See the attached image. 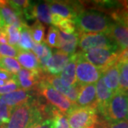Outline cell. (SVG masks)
Returning <instances> with one entry per match:
<instances>
[{"label":"cell","mask_w":128,"mask_h":128,"mask_svg":"<svg viewBox=\"0 0 128 128\" xmlns=\"http://www.w3.org/2000/svg\"><path fill=\"white\" fill-rule=\"evenodd\" d=\"M39 101L30 100L12 109L9 122L0 128H34L48 119Z\"/></svg>","instance_id":"obj_1"},{"label":"cell","mask_w":128,"mask_h":128,"mask_svg":"<svg viewBox=\"0 0 128 128\" xmlns=\"http://www.w3.org/2000/svg\"><path fill=\"white\" fill-rule=\"evenodd\" d=\"M76 27L80 33L106 34L110 30L112 19L104 12L97 9H83L73 18Z\"/></svg>","instance_id":"obj_2"},{"label":"cell","mask_w":128,"mask_h":128,"mask_svg":"<svg viewBox=\"0 0 128 128\" xmlns=\"http://www.w3.org/2000/svg\"><path fill=\"white\" fill-rule=\"evenodd\" d=\"M38 94L43 96L54 108H56L61 113L66 114L76 108L75 105L59 92L56 90L53 87L41 78L36 87Z\"/></svg>","instance_id":"obj_3"},{"label":"cell","mask_w":128,"mask_h":128,"mask_svg":"<svg viewBox=\"0 0 128 128\" xmlns=\"http://www.w3.org/2000/svg\"><path fill=\"white\" fill-rule=\"evenodd\" d=\"M128 108V91L118 90L114 93L102 114L108 122L126 119Z\"/></svg>","instance_id":"obj_4"},{"label":"cell","mask_w":128,"mask_h":128,"mask_svg":"<svg viewBox=\"0 0 128 128\" xmlns=\"http://www.w3.org/2000/svg\"><path fill=\"white\" fill-rule=\"evenodd\" d=\"M120 51L119 48H105L80 53L85 59L100 69L102 72L110 66L118 63Z\"/></svg>","instance_id":"obj_5"},{"label":"cell","mask_w":128,"mask_h":128,"mask_svg":"<svg viewBox=\"0 0 128 128\" xmlns=\"http://www.w3.org/2000/svg\"><path fill=\"white\" fill-rule=\"evenodd\" d=\"M70 128H97L98 116L93 108H75L66 114Z\"/></svg>","instance_id":"obj_6"},{"label":"cell","mask_w":128,"mask_h":128,"mask_svg":"<svg viewBox=\"0 0 128 128\" xmlns=\"http://www.w3.org/2000/svg\"><path fill=\"white\" fill-rule=\"evenodd\" d=\"M78 46L82 52H87L98 48H118L108 34L102 33L92 34L78 32Z\"/></svg>","instance_id":"obj_7"},{"label":"cell","mask_w":128,"mask_h":128,"mask_svg":"<svg viewBox=\"0 0 128 128\" xmlns=\"http://www.w3.org/2000/svg\"><path fill=\"white\" fill-rule=\"evenodd\" d=\"M76 73L78 84L79 86L95 84L100 78L101 70L85 59L80 52L76 54Z\"/></svg>","instance_id":"obj_8"},{"label":"cell","mask_w":128,"mask_h":128,"mask_svg":"<svg viewBox=\"0 0 128 128\" xmlns=\"http://www.w3.org/2000/svg\"><path fill=\"white\" fill-rule=\"evenodd\" d=\"M51 14H57L64 18L72 19L82 10V4L64 1H48Z\"/></svg>","instance_id":"obj_9"},{"label":"cell","mask_w":128,"mask_h":128,"mask_svg":"<svg viewBox=\"0 0 128 128\" xmlns=\"http://www.w3.org/2000/svg\"><path fill=\"white\" fill-rule=\"evenodd\" d=\"M42 78L46 80L50 85L51 87H53L56 90L59 92L63 96L66 97L70 101L73 105L76 106V103L78 98V92H79V88L80 86L77 84L76 86L73 87H67L63 84L61 82L59 76H53L48 73H45L43 75Z\"/></svg>","instance_id":"obj_10"},{"label":"cell","mask_w":128,"mask_h":128,"mask_svg":"<svg viewBox=\"0 0 128 128\" xmlns=\"http://www.w3.org/2000/svg\"><path fill=\"white\" fill-rule=\"evenodd\" d=\"M43 73H44L43 70H29L22 68L15 76L20 88L30 90L33 88H36L44 75Z\"/></svg>","instance_id":"obj_11"},{"label":"cell","mask_w":128,"mask_h":128,"mask_svg":"<svg viewBox=\"0 0 128 128\" xmlns=\"http://www.w3.org/2000/svg\"><path fill=\"white\" fill-rule=\"evenodd\" d=\"M76 108H93L97 110L96 84L80 86Z\"/></svg>","instance_id":"obj_12"},{"label":"cell","mask_w":128,"mask_h":128,"mask_svg":"<svg viewBox=\"0 0 128 128\" xmlns=\"http://www.w3.org/2000/svg\"><path fill=\"white\" fill-rule=\"evenodd\" d=\"M70 59V56L65 54L60 50H56L48 60L45 68V73L58 76L64 70Z\"/></svg>","instance_id":"obj_13"},{"label":"cell","mask_w":128,"mask_h":128,"mask_svg":"<svg viewBox=\"0 0 128 128\" xmlns=\"http://www.w3.org/2000/svg\"><path fill=\"white\" fill-rule=\"evenodd\" d=\"M0 13L6 26H14L18 28L26 26L25 22L8 4V1L0 0Z\"/></svg>","instance_id":"obj_14"},{"label":"cell","mask_w":128,"mask_h":128,"mask_svg":"<svg viewBox=\"0 0 128 128\" xmlns=\"http://www.w3.org/2000/svg\"><path fill=\"white\" fill-rule=\"evenodd\" d=\"M32 92L24 89H18L10 93L0 96V99L12 109L32 100Z\"/></svg>","instance_id":"obj_15"},{"label":"cell","mask_w":128,"mask_h":128,"mask_svg":"<svg viewBox=\"0 0 128 128\" xmlns=\"http://www.w3.org/2000/svg\"><path fill=\"white\" fill-rule=\"evenodd\" d=\"M108 35L114 41L120 50L128 49V27L123 24L114 22Z\"/></svg>","instance_id":"obj_16"},{"label":"cell","mask_w":128,"mask_h":128,"mask_svg":"<svg viewBox=\"0 0 128 128\" xmlns=\"http://www.w3.org/2000/svg\"><path fill=\"white\" fill-rule=\"evenodd\" d=\"M96 99H97V110L101 113L108 105L109 102L114 95V92L108 88L103 82L102 76L96 82Z\"/></svg>","instance_id":"obj_17"},{"label":"cell","mask_w":128,"mask_h":128,"mask_svg":"<svg viewBox=\"0 0 128 128\" xmlns=\"http://www.w3.org/2000/svg\"><path fill=\"white\" fill-rule=\"evenodd\" d=\"M76 55L74 54L70 56V59L64 70L59 74V78L63 84L67 87L76 86L78 82L76 73Z\"/></svg>","instance_id":"obj_18"},{"label":"cell","mask_w":128,"mask_h":128,"mask_svg":"<svg viewBox=\"0 0 128 128\" xmlns=\"http://www.w3.org/2000/svg\"><path fill=\"white\" fill-rule=\"evenodd\" d=\"M101 76L105 85L111 91L115 93L119 90L120 73L118 63L110 66L102 71Z\"/></svg>","instance_id":"obj_19"},{"label":"cell","mask_w":128,"mask_h":128,"mask_svg":"<svg viewBox=\"0 0 128 128\" xmlns=\"http://www.w3.org/2000/svg\"><path fill=\"white\" fill-rule=\"evenodd\" d=\"M60 45L59 49L68 55L75 54L78 44V32H75L72 34H66L59 31Z\"/></svg>","instance_id":"obj_20"},{"label":"cell","mask_w":128,"mask_h":128,"mask_svg":"<svg viewBox=\"0 0 128 128\" xmlns=\"http://www.w3.org/2000/svg\"><path fill=\"white\" fill-rule=\"evenodd\" d=\"M16 60L24 68L29 70H42L38 58L32 51L18 50Z\"/></svg>","instance_id":"obj_21"},{"label":"cell","mask_w":128,"mask_h":128,"mask_svg":"<svg viewBox=\"0 0 128 128\" xmlns=\"http://www.w3.org/2000/svg\"><path fill=\"white\" fill-rule=\"evenodd\" d=\"M34 44L35 43L32 39L29 26H26L21 28V35L16 48L18 50L30 51V50H32Z\"/></svg>","instance_id":"obj_22"},{"label":"cell","mask_w":128,"mask_h":128,"mask_svg":"<svg viewBox=\"0 0 128 128\" xmlns=\"http://www.w3.org/2000/svg\"><path fill=\"white\" fill-rule=\"evenodd\" d=\"M0 68L4 69L11 74L16 76L22 69V66L18 60L14 58L1 57L0 58Z\"/></svg>","instance_id":"obj_23"},{"label":"cell","mask_w":128,"mask_h":128,"mask_svg":"<svg viewBox=\"0 0 128 128\" xmlns=\"http://www.w3.org/2000/svg\"><path fill=\"white\" fill-rule=\"evenodd\" d=\"M119 68V90L128 91V60L118 61Z\"/></svg>","instance_id":"obj_24"},{"label":"cell","mask_w":128,"mask_h":128,"mask_svg":"<svg viewBox=\"0 0 128 128\" xmlns=\"http://www.w3.org/2000/svg\"><path fill=\"white\" fill-rule=\"evenodd\" d=\"M53 128H70L67 117L54 108L50 118Z\"/></svg>","instance_id":"obj_25"},{"label":"cell","mask_w":128,"mask_h":128,"mask_svg":"<svg viewBox=\"0 0 128 128\" xmlns=\"http://www.w3.org/2000/svg\"><path fill=\"white\" fill-rule=\"evenodd\" d=\"M44 43L50 48L58 49L60 45L59 29L54 26H50L48 28Z\"/></svg>","instance_id":"obj_26"},{"label":"cell","mask_w":128,"mask_h":128,"mask_svg":"<svg viewBox=\"0 0 128 128\" xmlns=\"http://www.w3.org/2000/svg\"><path fill=\"white\" fill-rule=\"evenodd\" d=\"M32 39L35 44H41L45 40V26L38 21L36 20V22L29 26Z\"/></svg>","instance_id":"obj_27"},{"label":"cell","mask_w":128,"mask_h":128,"mask_svg":"<svg viewBox=\"0 0 128 128\" xmlns=\"http://www.w3.org/2000/svg\"><path fill=\"white\" fill-rule=\"evenodd\" d=\"M3 30L6 34L8 44L16 48L20 38L21 29L14 26H6Z\"/></svg>","instance_id":"obj_28"},{"label":"cell","mask_w":128,"mask_h":128,"mask_svg":"<svg viewBox=\"0 0 128 128\" xmlns=\"http://www.w3.org/2000/svg\"><path fill=\"white\" fill-rule=\"evenodd\" d=\"M30 2V1L27 0H12L8 1V4L18 16L23 19L24 10L29 5Z\"/></svg>","instance_id":"obj_29"},{"label":"cell","mask_w":128,"mask_h":128,"mask_svg":"<svg viewBox=\"0 0 128 128\" xmlns=\"http://www.w3.org/2000/svg\"><path fill=\"white\" fill-rule=\"evenodd\" d=\"M110 17L114 22L123 24L128 27V9H124L122 7L110 14Z\"/></svg>","instance_id":"obj_30"},{"label":"cell","mask_w":128,"mask_h":128,"mask_svg":"<svg viewBox=\"0 0 128 128\" xmlns=\"http://www.w3.org/2000/svg\"><path fill=\"white\" fill-rule=\"evenodd\" d=\"M56 27L59 28V31L64 32L66 34H72L75 33L76 30L74 22L72 19L69 18H63Z\"/></svg>","instance_id":"obj_31"},{"label":"cell","mask_w":128,"mask_h":128,"mask_svg":"<svg viewBox=\"0 0 128 128\" xmlns=\"http://www.w3.org/2000/svg\"><path fill=\"white\" fill-rule=\"evenodd\" d=\"M19 88V84L16 78V76H14L12 79L7 81L4 86H0V96L17 90Z\"/></svg>","instance_id":"obj_32"},{"label":"cell","mask_w":128,"mask_h":128,"mask_svg":"<svg viewBox=\"0 0 128 128\" xmlns=\"http://www.w3.org/2000/svg\"><path fill=\"white\" fill-rule=\"evenodd\" d=\"M12 108L0 99V126L4 125L9 122L12 114Z\"/></svg>","instance_id":"obj_33"},{"label":"cell","mask_w":128,"mask_h":128,"mask_svg":"<svg viewBox=\"0 0 128 128\" xmlns=\"http://www.w3.org/2000/svg\"><path fill=\"white\" fill-rule=\"evenodd\" d=\"M18 50L13 46L7 44H0V56L15 58L18 55Z\"/></svg>","instance_id":"obj_34"},{"label":"cell","mask_w":128,"mask_h":128,"mask_svg":"<svg viewBox=\"0 0 128 128\" xmlns=\"http://www.w3.org/2000/svg\"><path fill=\"white\" fill-rule=\"evenodd\" d=\"M100 128H128V121L123 120L113 122H106L102 123Z\"/></svg>","instance_id":"obj_35"},{"label":"cell","mask_w":128,"mask_h":128,"mask_svg":"<svg viewBox=\"0 0 128 128\" xmlns=\"http://www.w3.org/2000/svg\"><path fill=\"white\" fill-rule=\"evenodd\" d=\"M15 76L11 74L4 69L0 68V80L4 81H9V80L12 79Z\"/></svg>","instance_id":"obj_36"},{"label":"cell","mask_w":128,"mask_h":128,"mask_svg":"<svg viewBox=\"0 0 128 128\" xmlns=\"http://www.w3.org/2000/svg\"><path fill=\"white\" fill-rule=\"evenodd\" d=\"M34 128H53L50 119H47L44 120L42 122L37 124Z\"/></svg>","instance_id":"obj_37"},{"label":"cell","mask_w":128,"mask_h":128,"mask_svg":"<svg viewBox=\"0 0 128 128\" xmlns=\"http://www.w3.org/2000/svg\"><path fill=\"white\" fill-rule=\"evenodd\" d=\"M7 36L4 30H1L0 32V44H7Z\"/></svg>","instance_id":"obj_38"},{"label":"cell","mask_w":128,"mask_h":128,"mask_svg":"<svg viewBox=\"0 0 128 128\" xmlns=\"http://www.w3.org/2000/svg\"><path fill=\"white\" fill-rule=\"evenodd\" d=\"M120 4L123 9H128V1H121Z\"/></svg>","instance_id":"obj_39"},{"label":"cell","mask_w":128,"mask_h":128,"mask_svg":"<svg viewBox=\"0 0 128 128\" xmlns=\"http://www.w3.org/2000/svg\"><path fill=\"white\" fill-rule=\"evenodd\" d=\"M5 27V24L4 21H3V18L2 17V15L0 13V30H3Z\"/></svg>","instance_id":"obj_40"},{"label":"cell","mask_w":128,"mask_h":128,"mask_svg":"<svg viewBox=\"0 0 128 128\" xmlns=\"http://www.w3.org/2000/svg\"><path fill=\"white\" fill-rule=\"evenodd\" d=\"M126 120L128 121V112H127V116H126Z\"/></svg>","instance_id":"obj_41"},{"label":"cell","mask_w":128,"mask_h":128,"mask_svg":"<svg viewBox=\"0 0 128 128\" xmlns=\"http://www.w3.org/2000/svg\"><path fill=\"white\" fill-rule=\"evenodd\" d=\"M0 32H1V30H0Z\"/></svg>","instance_id":"obj_42"},{"label":"cell","mask_w":128,"mask_h":128,"mask_svg":"<svg viewBox=\"0 0 128 128\" xmlns=\"http://www.w3.org/2000/svg\"><path fill=\"white\" fill-rule=\"evenodd\" d=\"M0 58H1V56H0Z\"/></svg>","instance_id":"obj_43"}]
</instances>
